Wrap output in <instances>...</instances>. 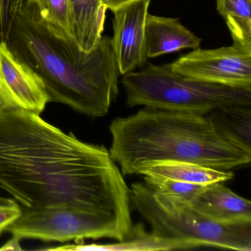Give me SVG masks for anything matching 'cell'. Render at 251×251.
<instances>
[{
    "label": "cell",
    "instance_id": "obj_1",
    "mask_svg": "<svg viewBox=\"0 0 251 251\" xmlns=\"http://www.w3.org/2000/svg\"><path fill=\"white\" fill-rule=\"evenodd\" d=\"M115 163L102 145L82 142L0 96V188L25 208L95 211L128 236L130 189Z\"/></svg>",
    "mask_w": 251,
    "mask_h": 251
},
{
    "label": "cell",
    "instance_id": "obj_2",
    "mask_svg": "<svg viewBox=\"0 0 251 251\" xmlns=\"http://www.w3.org/2000/svg\"><path fill=\"white\" fill-rule=\"evenodd\" d=\"M10 50L45 84L49 102H58L91 118L104 117L119 94L120 75L111 39L102 36L91 52L73 37L57 34L26 0L5 40Z\"/></svg>",
    "mask_w": 251,
    "mask_h": 251
},
{
    "label": "cell",
    "instance_id": "obj_3",
    "mask_svg": "<svg viewBox=\"0 0 251 251\" xmlns=\"http://www.w3.org/2000/svg\"><path fill=\"white\" fill-rule=\"evenodd\" d=\"M109 152L123 176L141 175L149 164L188 161L228 170L251 163V152L223 137L206 115L145 108L109 126Z\"/></svg>",
    "mask_w": 251,
    "mask_h": 251
},
{
    "label": "cell",
    "instance_id": "obj_4",
    "mask_svg": "<svg viewBox=\"0 0 251 251\" xmlns=\"http://www.w3.org/2000/svg\"><path fill=\"white\" fill-rule=\"evenodd\" d=\"M122 83L130 108L145 106L205 115L227 105H251V89L189 78L173 71L170 64H150L142 71L124 75Z\"/></svg>",
    "mask_w": 251,
    "mask_h": 251
},
{
    "label": "cell",
    "instance_id": "obj_5",
    "mask_svg": "<svg viewBox=\"0 0 251 251\" xmlns=\"http://www.w3.org/2000/svg\"><path fill=\"white\" fill-rule=\"evenodd\" d=\"M130 201L157 236L198 247L251 251V223L223 224L198 212L189 201L152 190L145 183H133Z\"/></svg>",
    "mask_w": 251,
    "mask_h": 251
},
{
    "label": "cell",
    "instance_id": "obj_6",
    "mask_svg": "<svg viewBox=\"0 0 251 251\" xmlns=\"http://www.w3.org/2000/svg\"><path fill=\"white\" fill-rule=\"evenodd\" d=\"M5 231L20 239L44 242H82L86 239L110 238L124 240L127 233L112 219L74 207L25 208Z\"/></svg>",
    "mask_w": 251,
    "mask_h": 251
},
{
    "label": "cell",
    "instance_id": "obj_7",
    "mask_svg": "<svg viewBox=\"0 0 251 251\" xmlns=\"http://www.w3.org/2000/svg\"><path fill=\"white\" fill-rule=\"evenodd\" d=\"M170 66L173 71L194 80L251 89V51L233 45L198 48Z\"/></svg>",
    "mask_w": 251,
    "mask_h": 251
},
{
    "label": "cell",
    "instance_id": "obj_8",
    "mask_svg": "<svg viewBox=\"0 0 251 251\" xmlns=\"http://www.w3.org/2000/svg\"><path fill=\"white\" fill-rule=\"evenodd\" d=\"M151 0H133L112 11L111 39L120 74L132 73L147 63L145 25Z\"/></svg>",
    "mask_w": 251,
    "mask_h": 251
},
{
    "label": "cell",
    "instance_id": "obj_9",
    "mask_svg": "<svg viewBox=\"0 0 251 251\" xmlns=\"http://www.w3.org/2000/svg\"><path fill=\"white\" fill-rule=\"evenodd\" d=\"M0 95L5 100L41 114L49 102L41 77L0 42Z\"/></svg>",
    "mask_w": 251,
    "mask_h": 251
},
{
    "label": "cell",
    "instance_id": "obj_10",
    "mask_svg": "<svg viewBox=\"0 0 251 251\" xmlns=\"http://www.w3.org/2000/svg\"><path fill=\"white\" fill-rule=\"evenodd\" d=\"M189 202L196 211L216 223H251V201L222 183L205 185Z\"/></svg>",
    "mask_w": 251,
    "mask_h": 251
},
{
    "label": "cell",
    "instance_id": "obj_11",
    "mask_svg": "<svg viewBox=\"0 0 251 251\" xmlns=\"http://www.w3.org/2000/svg\"><path fill=\"white\" fill-rule=\"evenodd\" d=\"M148 58H156L185 49L200 48L201 39L180 23L178 18L148 14L145 25Z\"/></svg>",
    "mask_w": 251,
    "mask_h": 251
},
{
    "label": "cell",
    "instance_id": "obj_12",
    "mask_svg": "<svg viewBox=\"0 0 251 251\" xmlns=\"http://www.w3.org/2000/svg\"><path fill=\"white\" fill-rule=\"evenodd\" d=\"M71 34L86 52L95 49L102 36L106 8L102 0H69Z\"/></svg>",
    "mask_w": 251,
    "mask_h": 251
},
{
    "label": "cell",
    "instance_id": "obj_13",
    "mask_svg": "<svg viewBox=\"0 0 251 251\" xmlns=\"http://www.w3.org/2000/svg\"><path fill=\"white\" fill-rule=\"evenodd\" d=\"M196 248L193 244L177 239L157 236L152 232L148 233L143 225L133 226L130 234L124 240L114 244H86L77 242L75 245H66L57 247V251H172V250L189 249Z\"/></svg>",
    "mask_w": 251,
    "mask_h": 251
},
{
    "label": "cell",
    "instance_id": "obj_14",
    "mask_svg": "<svg viewBox=\"0 0 251 251\" xmlns=\"http://www.w3.org/2000/svg\"><path fill=\"white\" fill-rule=\"evenodd\" d=\"M141 175L167 177L192 184L223 183L234 177L232 172L217 170L188 161H161L146 166Z\"/></svg>",
    "mask_w": 251,
    "mask_h": 251
},
{
    "label": "cell",
    "instance_id": "obj_15",
    "mask_svg": "<svg viewBox=\"0 0 251 251\" xmlns=\"http://www.w3.org/2000/svg\"><path fill=\"white\" fill-rule=\"evenodd\" d=\"M205 115L223 137L251 152V105H227Z\"/></svg>",
    "mask_w": 251,
    "mask_h": 251
},
{
    "label": "cell",
    "instance_id": "obj_16",
    "mask_svg": "<svg viewBox=\"0 0 251 251\" xmlns=\"http://www.w3.org/2000/svg\"><path fill=\"white\" fill-rule=\"evenodd\" d=\"M251 0H217V11L224 19L233 45L251 51Z\"/></svg>",
    "mask_w": 251,
    "mask_h": 251
},
{
    "label": "cell",
    "instance_id": "obj_17",
    "mask_svg": "<svg viewBox=\"0 0 251 251\" xmlns=\"http://www.w3.org/2000/svg\"><path fill=\"white\" fill-rule=\"evenodd\" d=\"M42 20L59 36L73 37L69 0H31Z\"/></svg>",
    "mask_w": 251,
    "mask_h": 251
},
{
    "label": "cell",
    "instance_id": "obj_18",
    "mask_svg": "<svg viewBox=\"0 0 251 251\" xmlns=\"http://www.w3.org/2000/svg\"><path fill=\"white\" fill-rule=\"evenodd\" d=\"M145 183L155 192L178 197L188 201H190L204 186L154 176H145Z\"/></svg>",
    "mask_w": 251,
    "mask_h": 251
},
{
    "label": "cell",
    "instance_id": "obj_19",
    "mask_svg": "<svg viewBox=\"0 0 251 251\" xmlns=\"http://www.w3.org/2000/svg\"><path fill=\"white\" fill-rule=\"evenodd\" d=\"M23 208L15 199L0 198V235L23 214Z\"/></svg>",
    "mask_w": 251,
    "mask_h": 251
},
{
    "label": "cell",
    "instance_id": "obj_20",
    "mask_svg": "<svg viewBox=\"0 0 251 251\" xmlns=\"http://www.w3.org/2000/svg\"><path fill=\"white\" fill-rule=\"evenodd\" d=\"M26 0H2V24L0 42H3L16 16L23 8Z\"/></svg>",
    "mask_w": 251,
    "mask_h": 251
},
{
    "label": "cell",
    "instance_id": "obj_21",
    "mask_svg": "<svg viewBox=\"0 0 251 251\" xmlns=\"http://www.w3.org/2000/svg\"><path fill=\"white\" fill-rule=\"evenodd\" d=\"M20 238L13 236L8 242L0 248V251H22L23 249L20 245Z\"/></svg>",
    "mask_w": 251,
    "mask_h": 251
},
{
    "label": "cell",
    "instance_id": "obj_22",
    "mask_svg": "<svg viewBox=\"0 0 251 251\" xmlns=\"http://www.w3.org/2000/svg\"><path fill=\"white\" fill-rule=\"evenodd\" d=\"M133 0H102V5H104L106 10L110 9L111 11L115 10L116 8L131 2Z\"/></svg>",
    "mask_w": 251,
    "mask_h": 251
},
{
    "label": "cell",
    "instance_id": "obj_23",
    "mask_svg": "<svg viewBox=\"0 0 251 251\" xmlns=\"http://www.w3.org/2000/svg\"><path fill=\"white\" fill-rule=\"evenodd\" d=\"M2 24V0H0V29Z\"/></svg>",
    "mask_w": 251,
    "mask_h": 251
}]
</instances>
